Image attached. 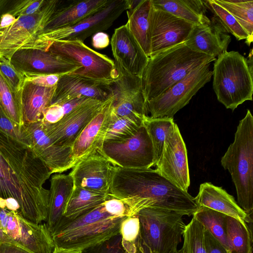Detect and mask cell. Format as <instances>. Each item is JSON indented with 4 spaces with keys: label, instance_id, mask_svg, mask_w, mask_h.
<instances>
[{
    "label": "cell",
    "instance_id": "cell-1",
    "mask_svg": "<svg viewBox=\"0 0 253 253\" xmlns=\"http://www.w3.org/2000/svg\"><path fill=\"white\" fill-rule=\"evenodd\" d=\"M51 174L28 146L0 130V200H14L24 218L45 222L49 191L43 184Z\"/></svg>",
    "mask_w": 253,
    "mask_h": 253
},
{
    "label": "cell",
    "instance_id": "cell-2",
    "mask_svg": "<svg viewBox=\"0 0 253 253\" xmlns=\"http://www.w3.org/2000/svg\"><path fill=\"white\" fill-rule=\"evenodd\" d=\"M109 194L117 198H149L153 207L192 215L198 207L194 198L164 176L156 169H126L113 166Z\"/></svg>",
    "mask_w": 253,
    "mask_h": 253
},
{
    "label": "cell",
    "instance_id": "cell-3",
    "mask_svg": "<svg viewBox=\"0 0 253 253\" xmlns=\"http://www.w3.org/2000/svg\"><path fill=\"white\" fill-rule=\"evenodd\" d=\"M215 59L192 50L184 42L149 57L142 77L146 100L159 96L196 67Z\"/></svg>",
    "mask_w": 253,
    "mask_h": 253
},
{
    "label": "cell",
    "instance_id": "cell-4",
    "mask_svg": "<svg viewBox=\"0 0 253 253\" xmlns=\"http://www.w3.org/2000/svg\"><path fill=\"white\" fill-rule=\"evenodd\" d=\"M103 203L76 218H62L51 234L55 246L83 251L120 234L121 222L126 217L111 215Z\"/></svg>",
    "mask_w": 253,
    "mask_h": 253
},
{
    "label": "cell",
    "instance_id": "cell-5",
    "mask_svg": "<svg viewBox=\"0 0 253 253\" xmlns=\"http://www.w3.org/2000/svg\"><path fill=\"white\" fill-rule=\"evenodd\" d=\"M221 164L231 174L238 205L250 217L253 211V117L247 110L240 121L234 142L221 158Z\"/></svg>",
    "mask_w": 253,
    "mask_h": 253
},
{
    "label": "cell",
    "instance_id": "cell-6",
    "mask_svg": "<svg viewBox=\"0 0 253 253\" xmlns=\"http://www.w3.org/2000/svg\"><path fill=\"white\" fill-rule=\"evenodd\" d=\"M253 67L247 58L236 51H226L214 61L212 86L218 101L234 111L252 100Z\"/></svg>",
    "mask_w": 253,
    "mask_h": 253
},
{
    "label": "cell",
    "instance_id": "cell-7",
    "mask_svg": "<svg viewBox=\"0 0 253 253\" xmlns=\"http://www.w3.org/2000/svg\"><path fill=\"white\" fill-rule=\"evenodd\" d=\"M137 215L141 237L153 253H171L177 249L186 226L183 215L152 207Z\"/></svg>",
    "mask_w": 253,
    "mask_h": 253
},
{
    "label": "cell",
    "instance_id": "cell-8",
    "mask_svg": "<svg viewBox=\"0 0 253 253\" xmlns=\"http://www.w3.org/2000/svg\"><path fill=\"white\" fill-rule=\"evenodd\" d=\"M132 0H111L102 10L72 26L39 34L24 48L47 51L54 41L80 40L84 42L95 33L109 29L126 10L132 6Z\"/></svg>",
    "mask_w": 253,
    "mask_h": 253
},
{
    "label": "cell",
    "instance_id": "cell-9",
    "mask_svg": "<svg viewBox=\"0 0 253 253\" xmlns=\"http://www.w3.org/2000/svg\"><path fill=\"white\" fill-rule=\"evenodd\" d=\"M0 243L17 246L31 253H52L55 247L45 222L34 223L0 202Z\"/></svg>",
    "mask_w": 253,
    "mask_h": 253
},
{
    "label": "cell",
    "instance_id": "cell-10",
    "mask_svg": "<svg viewBox=\"0 0 253 253\" xmlns=\"http://www.w3.org/2000/svg\"><path fill=\"white\" fill-rule=\"evenodd\" d=\"M48 50L80 66L73 74L111 85L118 77L114 61L80 40L54 41Z\"/></svg>",
    "mask_w": 253,
    "mask_h": 253
},
{
    "label": "cell",
    "instance_id": "cell-11",
    "mask_svg": "<svg viewBox=\"0 0 253 253\" xmlns=\"http://www.w3.org/2000/svg\"><path fill=\"white\" fill-rule=\"evenodd\" d=\"M210 64L196 67L161 95L147 101L150 117L173 118L189 103L199 89L211 81L212 73Z\"/></svg>",
    "mask_w": 253,
    "mask_h": 253
},
{
    "label": "cell",
    "instance_id": "cell-12",
    "mask_svg": "<svg viewBox=\"0 0 253 253\" xmlns=\"http://www.w3.org/2000/svg\"><path fill=\"white\" fill-rule=\"evenodd\" d=\"M97 152L114 167L149 169L155 166L152 143L144 124L128 138L104 142Z\"/></svg>",
    "mask_w": 253,
    "mask_h": 253
},
{
    "label": "cell",
    "instance_id": "cell-13",
    "mask_svg": "<svg viewBox=\"0 0 253 253\" xmlns=\"http://www.w3.org/2000/svg\"><path fill=\"white\" fill-rule=\"evenodd\" d=\"M59 0H45L42 8L30 15L17 18L0 32V55L10 59L18 49L32 42L44 27L55 11Z\"/></svg>",
    "mask_w": 253,
    "mask_h": 253
},
{
    "label": "cell",
    "instance_id": "cell-14",
    "mask_svg": "<svg viewBox=\"0 0 253 253\" xmlns=\"http://www.w3.org/2000/svg\"><path fill=\"white\" fill-rule=\"evenodd\" d=\"M115 65L118 77L112 84L115 98L112 113L118 117H134L144 120L148 111L142 78L130 74L116 62Z\"/></svg>",
    "mask_w": 253,
    "mask_h": 253
},
{
    "label": "cell",
    "instance_id": "cell-15",
    "mask_svg": "<svg viewBox=\"0 0 253 253\" xmlns=\"http://www.w3.org/2000/svg\"><path fill=\"white\" fill-rule=\"evenodd\" d=\"M156 170L180 189L187 192L190 175L185 144L177 125L167 136Z\"/></svg>",
    "mask_w": 253,
    "mask_h": 253
},
{
    "label": "cell",
    "instance_id": "cell-16",
    "mask_svg": "<svg viewBox=\"0 0 253 253\" xmlns=\"http://www.w3.org/2000/svg\"><path fill=\"white\" fill-rule=\"evenodd\" d=\"M194 24L156 8L152 2L150 15V56L185 42Z\"/></svg>",
    "mask_w": 253,
    "mask_h": 253
},
{
    "label": "cell",
    "instance_id": "cell-17",
    "mask_svg": "<svg viewBox=\"0 0 253 253\" xmlns=\"http://www.w3.org/2000/svg\"><path fill=\"white\" fill-rule=\"evenodd\" d=\"M22 129L29 147L52 174L72 169V147L54 144L45 133L40 121L24 124Z\"/></svg>",
    "mask_w": 253,
    "mask_h": 253
},
{
    "label": "cell",
    "instance_id": "cell-18",
    "mask_svg": "<svg viewBox=\"0 0 253 253\" xmlns=\"http://www.w3.org/2000/svg\"><path fill=\"white\" fill-rule=\"evenodd\" d=\"M10 62L20 72L25 74L62 76L80 70L79 65L49 51L24 48L16 51Z\"/></svg>",
    "mask_w": 253,
    "mask_h": 253
},
{
    "label": "cell",
    "instance_id": "cell-19",
    "mask_svg": "<svg viewBox=\"0 0 253 253\" xmlns=\"http://www.w3.org/2000/svg\"><path fill=\"white\" fill-rule=\"evenodd\" d=\"M104 102L91 99L75 108L56 123L42 124L43 129L56 145L72 147L77 137Z\"/></svg>",
    "mask_w": 253,
    "mask_h": 253
},
{
    "label": "cell",
    "instance_id": "cell-20",
    "mask_svg": "<svg viewBox=\"0 0 253 253\" xmlns=\"http://www.w3.org/2000/svg\"><path fill=\"white\" fill-rule=\"evenodd\" d=\"M114 98L113 93L77 137L72 146V168L79 161L97 153L101 148L110 123Z\"/></svg>",
    "mask_w": 253,
    "mask_h": 253
},
{
    "label": "cell",
    "instance_id": "cell-21",
    "mask_svg": "<svg viewBox=\"0 0 253 253\" xmlns=\"http://www.w3.org/2000/svg\"><path fill=\"white\" fill-rule=\"evenodd\" d=\"M113 166L98 152L79 161L69 174L74 186L109 194Z\"/></svg>",
    "mask_w": 253,
    "mask_h": 253
},
{
    "label": "cell",
    "instance_id": "cell-22",
    "mask_svg": "<svg viewBox=\"0 0 253 253\" xmlns=\"http://www.w3.org/2000/svg\"><path fill=\"white\" fill-rule=\"evenodd\" d=\"M110 44L114 62L130 74L142 78L149 57L126 24L115 29Z\"/></svg>",
    "mask_w": 253,
    "mask_h": 253
},
{
    "label": "cell",
    "instance_id": "cell-23",
    "mask_svg": "<svg viewBox=\"0 0 253 253\" xmlns=\"http://www.w3.org/2000/svg\"><path fill=\"white\" fill-rule=\"evenodd\" d=\"M113 93L112 85L67 74L60 76L50 104L81 97L104 101Z\"/></svg>",
    "mask_w": 253,
    "mask_h": 253
},
{
    "label": "cell",
    "instance_id": "cell-24",
    "mask_svg": "<svg viewBox=\"0 0 253 253\" xmlns=\"http://www.w3.org/2000/svg\"><path fill=\"white\" fill-rule=\"evenodd\" d=\"M231 36L212 17L206 23L194 25L185 41L193 51L216 58L227 51Z\"/></svg>",
    "mask_w": 253,
    "mask_h": 253
},
{
    "label": "cell",
    "instance_id": "cell-25",
    "mask_svg": "<svg viewBox=\"0 0 253 253\" xmlns=\"http://www.w3.org/2000/svg\"><path fill=\"white\" fill-rule=\"evenodd\" d=\"M110 1L59 0L55 11L39 34L74 25L102 10Z\"/></svg>",
    "mask_w": 253,
    "mask_h": 253
},
{
    "label": "cell",
    "instance_id": "cell-26",
    "mask_svg": "<svg viewBox=\"0 0 253 253\" xmlns=\"http://www.w3.org/2000/svg\"><path fill=\"white\" fill-rule=\"evenodd\" d=\"M194 200L198 207H205L222 212L243 224L253 221L252 217L238 205L232 195L211 183L205 182L200 185Z\"/></svg>",
    "mask_w": 253,
    "mask_h": 253
},
{
    "label": "cell",
    "instance_id": "cell-27",
    "mask_svg": "<svg viewBox=\"0 0 253 253\" xmlns=\"http://www.w3.org/2000/svg\"><path fill=\"white\" fill-rule=\"evenodd\" d=\"M55 87L42 86L24 80L16 93L24 124L40 121L44 110L51 103Z\"/></svg>",
    "mask_w": 253,
    "mask_h": 253
},
{
    "label": "cell",
    "instance_id": "cell-28",
    "mask_svg": "<svg viewBox=\"0 0 253 253\" xmlns=\"http://www.w3.org/2000/svg\"><path fill=\"white\" fill-rule=\"evenodd\" d=\"M73 188V180L69 174L58 173L51 176L48 211L45 222L51 234L63 217L67 202Z\"/></svg>",
    "mask_w": 253,
    "mask_h": 253
},
{
    "label": "cell",
    "instance_id": "cell-29",
    "mask_svg": "<svg viewBox=\"0 0 253 253\" xmlns=\"http://www.w3.org/2000/svg\"><path fill=\"white\" fill-rule=\"evenodd\" d=\"M152 0H132L126 10V25L145 54L149 57L151 50L150 15Z\"/></svg>",
    "mask_w": 253,
    "mask_h": 253
},
{
    "label": "cell",
    "instance_id": "cell-30",
    "mask_svg": "<svg viewBox=\"0 0 253 253\" xmlns=\"http://www.w3.org/2000/svg\"><path fill=\"white\" fill-rule=\"evenodd\" d=\"M154 7L169 12L194 25L203 24L210 19L201 0H152Z\"/></svg>",
    "mask_w": 253,
    "mask_h": 253
},
{
    "label": "cell",
    "instance_id": "cell-31",
    "mask_svg": "<svg viewBox=\"0 0 253 253\" xmlns=\"http://www.w3.org/2000/svg\"><path fill=\"white\" fill-rule=\"evenodd\" d=\"M109 197V194L74 186L63 218L68 220L76 218L101 205Z\"/></svg>",
    "mask_w": 253,
    "mask_h": 253
},
{
    "label": "cell",
    "instance_id": "cell-32",
    "mask_svg": "<svg viewBox=\"0 0 253 253\" xmlns=\"http://www.w3.org/2000/svg\"><path fill=\"white\" fill-rule=\"evenodd\" d=\"M226 232L229 253H252V232L248 223L227 215Z\"/></svg>",
    "mask_w": 253,
    "mask_h": 253
},
{
    "label": "cell",
    "instance_id": "cell-33",
    "mask_svg": "<svg viewBox=\"0 0 253 253\" xmlns=\"http://www.w3.org/2000/svg\"><path fill=\"white\" fill-rule=\"evenodd\" d=\"M193 217L200 222L228 251L227 215L205 207H199Z\"/></svg>",
    "mask_w": 253,
    "mask_h": 253
},
{
    "label": "cell",
    "instance_id": "cell-34",
    "mask_svg": "<svg viewBox=\"0 0 253 253\" xmlns=\"http://www.w3.org/2000/svg\"><path fill=\"white\" fill-rule=\"evenodd\" d=\"M143 124L152 143L154 166H156L162 155L166 138L173 130L175 123L173 118H152L148 116L144 120Z\"/></svg>",
    "mask_w": 253,
    "mask_h": 253
},
{
    "label": "cell",
    "instance_id": "cell-35",
    "mask_svg": "<svg viewBox=\"0 0 253 253\" xmlns=\"http://www.w3.org/2000/svg\"><path fill=\"white\" fill-rule=\"evenodd\" d=\"M144 121L134 117H118L111 112L110 123L104 142L119 141L130 137L138 131Z\"/></svg>",
    "mask_w": 253,
    "mask_h": 253
},
{
    "label": "cell",
    "instance_id": "cell-36",
    "mask_svg": "<svg viewBox=\"0 0 253 253\" xmlns=\"http://www.w3.org/2000/svg\"><path fill=\"white\" fill-rule=\"evenodd\" d=\"M236 20L253 40V0H214Z\"/></svg>",
    "mask_w": 253,
    "mask_h": 253
},
{
    "label": "cell",
    "instance_id": "cell-37",
    "mask_svg": "<svg viewBox=\"0 0 253 253\" xmlns=\"http://www.w3.org/2000/svg\"><path fill=\"white\" fill-rule=\"evenodd\" d=\"M203 1L207 9L213 14L212 18L227 33L231 34L239 41L246 40V43L250 45L253 40L233 16L214 0Z\"/></svg>",
    "mask_w": 253,
    "mask_h": 253
},
{
    "label": "cell",
    "instance_id": "cell-38",
    "mask_svg": "<svg viewBox=\"0 0 253 253\" xmlns=\"http://www.w3.org/2000/svg\"><path fill=\"white\" fill-rule=\"evenodd\" d=\"M180 253H207L205 227L194 217L186 225Z\"/></svg>",
    "mask_w": 253,
    "mask_h": 253
},
{
    "label": "cell",
    "instance_id": "cell-39",
    "mask_svg": "<svg viewBox=\"0 0 253 253\" xmlns=\"http://www.w3.org/2000/svg\"><path fill=\"white\" fill-rule=\"evenodd\" d=\"M0 108L16 125H24L16 93L0 74Z\"/></svg>",
    "mask_w": 253,
    "mask_h": 253
},
{
    "label": "cell",
    "instance_id": "cell-40",
    "mask_svg": "<svg viewBox=\"0 0 253 253\" xmlns=\"http://www.w3.org/2000/svg\"><path fill=\"white\" fill-rule=\"evenodd\" d=\"M91 99L81 97L51 104L45 109L40 121L43 125L56 123L75 108Z\"/></svg>",
    "mask_w": 253,
    "mask_h": 253
},
{
    "label": "cell",
    "instance_id": "cell-41",
    "mask_svg": "<svg viewBox=\"0 0 253 253\" xmlns=\"http://www.w3.org/2000/svg\"><path fill=\"white\" fill-rule=\"evenodd\" d=\"M0 74L15 93L20 89L24 82V74L18 71L9 59L0 55Z\"/></svg>",
    "mask_w": 253,
    "mask_h": 253
},
{
    "label": "cell",
    "instance_id": "cell-42",
    "mask_svg": "<svg viewBox=\"0 0 253 253\" xmlns=\"http://www.w3.org/2000/svg\"><path fill=\"white\" fill-rule=\"evenodd\" d=\"M120 234L122 241L134 242L140 234V225L139 218L134 215L125 218L121 222Z\"/></svg>",
    "mask_w": 253,
    "mask_h": 253
},
{
    "label": "cell",
    "instance_id": "cell-43",
    "mask_svg": "<svg viewBox=\"0 0 253 253\" xmlns=\"http://www.w3.org/2000/svg\"><path fill=\"white\" fill-rule=\"evenodd\" d=\"M104 202L106 211L111 215L120 217L132 216L128 204L123 198L110 196Z\"/></svg>",
    "mask_w": 253,
    "mask_h": 253
},
{
    "label": "cell",
    "instance_id": "cell-44",
    "mask_svg": "<svg viewBox=\"0 0 253 253\" xmlns=\"http://www.w3.org/2000/svg\"><path fill=\"white\" fill-rule=\"evenodd\" d=\"M0 130L14 139L28 146L24 132L3 113L0 108ZM29 147V146H28Z\"/></svg>",
    "mask_w": 253,
    "mask_h": 253
},
{
    "label": "cell",
    "instance_id": "cell-45",
    "mask_svg": "<svg viewBox=\"0 0 253 253\" xmlns=\"http://www.w3.org/2000/svg\"><path fill=\"white\" fill-rule=\"evenodd\" d=\"M83 253H124L120 234L97 246L83 250Z\"/></svg>",
    "mask_w": 253,
    "mask_h": 253
},
{
    "label": "cell",
    "instance_id": "cell-46",
    "mask_svg": "<svg viewBox=\"0 0 253 253\" xmlns=\"http://www.w3.org/2000/svg\"><path fill=\"white\" fill-rule=\"evenodd\" d=\"M25 80L42 86L53 87L56 85L59 75L25 74Z\"/></svg>",
    "mask_w": 253,
    "mask_h": 253
},
{
    "label": "cell",
    "instance_id": "cell-47",
    "mask_svg": "<svg viewBox=\"0 0 253 253\" xmlns=\"http://www.w3.org/2000/svg\"><path fill=\"white\" fill-rule=\"evenodd\" d=\"M124 253H153L142 240L141 235L132 243L122 241Z\"/></svg>",
    "mask_w": 253,
    "mask_h": 253
},
{
    "label": "cell",
    "instance_id": "cell-48",
    "mask_svg": "<svg viewBox=\"0 0 253 253\" xmlns=\"http://www.w3.org/2000/svg\"><path fill=\"white\" fill-rule=\"evenodd\" d=\"M207 253H229L226 248L205 228Z\"/></svg>",
    "mask_w": 253,
    "mask_h": 253
},
{
    "label": "cell",
    "instance_id": "cell-49",
    "mask_svg": "<svg viewBox=\"0 0 253 253\" xmlns=\"http://www.w3.org/2000/svg\"><path fill=\"white\" fill-rule=\"evenodd\" d=\"M110 43L109 36L106 33L99 32L92 36V44L95 48L100 49L106 48Z\"/></svg>",
    "mask_w": 253,
    "mask_h": 253
},
{
    "label": "cell",
    "instance_id": "cell-50",
    "mask_svg": "<svg viewBox=\"0 0 253 253\" xmlns=\"http://www.w3.org/2000/svg\"><path fill=\"white\" fill-rule=\"evenodd\" d=\"M45 2L44 0H30L19 17L30 15L37 12L42 8Z\"/></svg>",
    "mask_w": 253,
    "mask_h": 253
},
{
    "label": "cell",
    "instance_id": "cell-51",
    "mask_svg": "<svg viewBox=\"0 0 253 253\" xmlns=\"http://www.w3.org/2000/svg\"><path fill=\"white\" fill-rule=\"evenodd\" d=\"M0 253H31L29 251L13 245L0 243Z\"/></svg>",
    "mask_w": 253,
    "mask_h": 253
},
{
    "label": "cell",
    "instance_id": "cell-52",
    "mask_svg": "<svg viewBox=\"0 0 253 253\" xmlns=\"http://www.w3.org/2000/svg\"><path fill=\"white\" fill-rule=\"evenodd\" d=\"M52 253H83V252L79 250L69 249L55 246Z\"/></svg>",
    "mask_w": 253,
    "mask_h": 253
},
{
    "label": "cell",
    "instance_id": "cell-53",
    "mask_svg": "<svg viewBox=\"0 0 253 253\" xmlns=\"http://www.w3.org/2000/svg\"><path fill=\"white\" fill-rule=\"evenodd\" d=\"M171 253H180L179 250L177 249L175 251L172 252Z\"/></svg>",
    "mask_w": 253,
    "mask_h": 253
}]
</instances>
